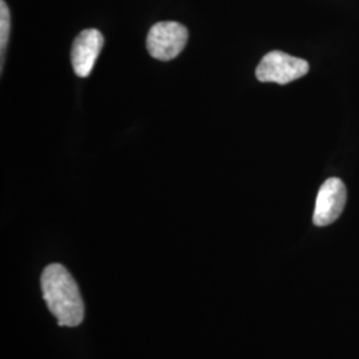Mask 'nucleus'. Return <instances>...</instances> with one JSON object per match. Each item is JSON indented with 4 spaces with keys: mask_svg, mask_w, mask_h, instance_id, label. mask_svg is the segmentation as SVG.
<instances>
[{
    "mask_svg": "<svg viewBox=\"0 0 359 359\" xmlns=\"http://www.w3.org/2000/svg\"><path fill=\"white\" fill-rule=\"evenodd\" d=\"M41 290L47 306L60 326L75 327L84 318V304L77 283L60 264L48 265L41 274Z\"/></svg>",
    "mask_w": 359,
    "mask_h": 359,
    "instance_id": "obj_1",
    "label": "nucleus"
},
{
    "mask_svg": "<svg viewBox=\"0 0 359 359\" xmlns=\"http://www.w3.org/2000/svg\"><path fill=\"white\" fill-rule=\"evenodd\" d=\"M309 63L283 51L266 53L257 67L256 76L261 83L289 84L308 75Z\"/></svg>",
    "mask_w": 359,
    "mask_h": 359,
    "instance_id": "obj_2",
    "label": "nucleus"
},
{
    "mask_svg": "<svg viewBox=\"0 0 359 359\" xmlns=\"http://www.w3.org/2000/svg\"><path fill=\"white\" fill-rule=\"evenodd\" d=\"M187 43V27L176 22H160L154 25L148 34L147 50L154 59L168 62L177 57Z\"/></svg>",
    "mask_w": 359,
    "mask_h": 359,
    "instance_id": "obj_3",
    "label": "nucleus"
},
{
    "mask_svg": "<svg viewBox=\"0 0 359 359\" xmlns=\"http://www.w3.org/2000/svg\"><path fill=\"white\" fill-rule=\"evenodd\" d=\"M346 201V187L344 181L337 177L326 180L317 196L313 215L314 225L326 226L333 224L344 212Z\"/></svg>",
    "mask_w": 359,
    "mask_h": 359,
    "instance_id": "obj_4",
    "label": "nucleus"
},
{
    "mask_svg": "<svg viewBox=\"0 0 359 359\" xmlns=\"http://www.w3.org/2000/svg\"><path fill=\"white\" fill-rule=\"evenodd\" d=\"M103 46V34L99 29H84L77 35L71 51V62L77 76L90 75Z\"/></svg>",
    "mask_w": 359,
    "mask_h": 359,
    "instance_id": "obj_5",
    "label": "nucleus"
},
{
    "mask_svg": "<svg viewBox=\"0 0 359 359\" xmlns=\"http://www.w3.org/2000/svg\"><path fill=\"white\" fill-rule=\"evenodd\" d=\"M10 29H11V15L8 6L4 0L0 1V52H1V68L4 63V52L8 44L10 38Z\"/></svg>",
    "mask_w": 359,
    "mask_h": 359,
    "instance_id": "obj_6",
    "label": "nucleus"
}]
</instances>
